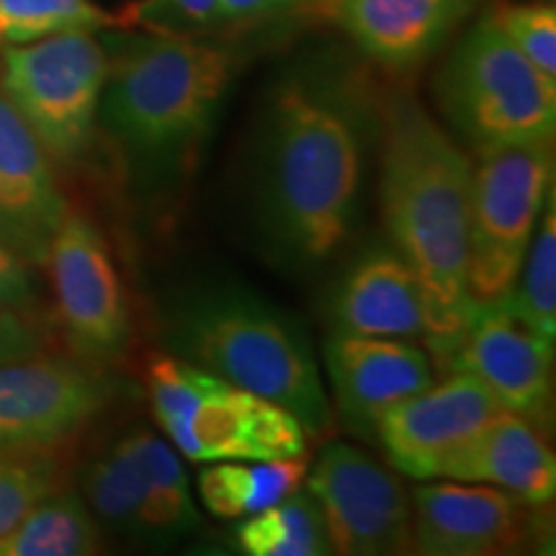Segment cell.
Here are the masks:
<instances>
[{
	"label": "cell",
	"mask_w": 556,
	"mask_h": 556,
	"mask_svg": "<svg viewBox=\"0 0 556 556\" xmlns=\"http://www.w3.org/2000/svg\"><path fill=\"white\" fill-rule=\"evenodd\" d=\"M379 93L330 58L299 60L270 83L250 139V206L278 263L312 270L353 238Z\"/></svg>",
	"instance_id": "cell-1"
},
{
	"label": "cell",
	"mask_w": 556,
	"mask_h": 556,
	"mask_svg": "<svg viewBox=\"0 0 556 556\" xmlns=\"http://www.w3.org/2000/svg\"><path fill=\"white\" fill-rule=\"evenodd\" d=\"M377 135L381 217L420 287L422 343L446 371L479 312L467 283L471 160L407 88L379 93Z\"/></svg>",
	"instance_id": "cell-2"
},
{
	"label": "cell",
	"mask_w": 556,
	"mask_h": 556,
	"mask_svg": "<svg viewBox=\"0 0 556 556\" xmlns=\"http://www.w3.org/2000/svg\"><path fill=\"white\" fill-rule=\"evenodd\" d=\"M235 67V50L206 34L150 31L116 41L99 124L139 191H173L197 170Z\"/></svg>",
	"instance_id": "cell-3"
},
{
	"label": "cell",
	"mask_w": 556,
	"mask_h": 556,
	"mask_svg": "<svg viewBox=\"0 0 556 556\" xmlns=\"http://www.w3.org/2000/svg\"><path fill=\"white\" fill-rule=\"evenodd\" d=\"M165 338L178 358L287 407L323 441L336 417L317 353L294 317L240 287H208L173 304Z\"/></svg>",
	"instance_id": "cell-4"
},
{
	"label": "cell",
	"mask_w": 556,
	"mask_h": 556,
	"mask_svg": "<svg viewBox=\"0 0 556 556\" xmlns=\"http://www.w3.org/2000/svg\"><path fill=\"white\" fill-rule=\"evenodd\" d=\"M433 93L448 129L477 155L554 142L556 80L507 39L492 11L451 47Z\"/></svg>",
	"instance_id": "cell-5"
},
{
	"label": "cell",
	"mask_w": 556,
	"mask_h": 556,
	"mask_svg": "<svg viewBox=\"0 0 556 556\" xmlns=\"http://www.w3.org/2000/svg\"><path fill=\"white\" fill-rule=\"evenodd\" d=\"M148 394L155 422L189 462H276L307 454V430L287 407L178 356L150 361Z\"/></svg>",
	"instance_id": "cell-6"
},
{
	"label": "cell",
	"mask_w": 556,
	"mask_h": 556,
	"mask_svg": "<svg viewBox=\"0 0 556 556\" xmlns=\"http://www.w3.org/2000/svg\"><path fill=\"white\" fill-rule=\"evenodd\" d=\"M109 52L90 31H62L3 54L0 88L47 155L75 165L88 155L99 124Z\"/></svg>",
	"instance_id": "cell-7"
},
{
	"label": "cell",
	"mask_w": 556,
	"mask_h": 556,
	"mask_svg": "<svg viewBox=\"0 0 556 556\" xmlns=\"http://www.w3.org/2000/svg\"><path fill=\"white\" fill-rule=\"evenodd\" d=\"M552 189L554 142L490 150L471 165L467 283L477 307L513 294Z\"/></svg>",
	"instance_id": "cell-8"
},
{
	"label": "cell",
	"mask_w": 556,
	"mask_h": 556,
	"mask_svg": "<svg viewBox=\"0 0 556 556\" xmlns=\"http://www.w3.org/2000/svg\"><path fill=\"white\" fill-rule=\"evenodd\" d=\"M330 548L345 556L413 552V505L402 479L351 443L328 441L307 469Z\"/></svg>",
	"instance_id": "cell-9"
},
{
	"label": "cell",
	"mask_w": 556,
	"mask_h": 556,
	"mask_svg": "<svg viewBox=\"0 0 556 556\" xmlns=\"http://www.w3.org/2000/svg\"><path fill=\"white\" fill-rule=\"evenodd\" d=\"M45 266L70 345L88 361L116 358L131 338L122 278L93 222L70 212L54 235Z\"/></svg>",
	"instance_id": "cell-10"
},
{
	"label": "cell",
	"mask_w": 556,
	"mask_h": 556,
	"mask_svg": "<svg viewBox=\"0 0 556 556\" xmlns=\"http://www.w3.org/2000/svg\"><path fill=\"white\" fill-rule=\"evenodd\" d=\"M111 379L80 361L21 356L0 361V451L50 448L99 417Z\"/></svg>",
	"instance_id": "cell-11"
},
{
	"label": "cell",
	"mask_w": 556,
	"mask_h": 556,
	"mask_svg": "<svg viewBox=\"0 0 556 556\" xmlns=\"http://www.w3.org/2000/svg\"><path fill=\"white\" fill-rule=\"evenodd\" d=\"M446 371L475 377L503 409L541 430L552 420L554 340L541 336L510 296L479 307Z\"/></svg>",
	"instance_id": "cell-12"
},
{
	"label": "cell",
	"mask_w": 556,
	"mask_h": 556,
	"mask_svg": "<svg viewBox=\"0 0 556 556\" xmlns=\"http://www.w3.org/2000/svg\"><path fill=\"white\" fill-rule=\"evenodd\" d=\"M500 413L503 405L475 377L446 371L443 381L389 407L377 422V441L402 475L438 479Z\"/></svg>",
	"instance_id": "cell-13"
},
{
	"label": "cell",
	"mask_w": 556,
	"mask_h": 556,
	"mask_svg": "<svg viewBox=\"0 0 556 556\" xmlns=\"http://www.w3.org/2000/svg\"><path fill=\"white\" fill-rule=\"evenodd\" d=\"M323 356L332 389V417L361 441H377L379 417L435 381L433 358L413 340L332 330Z\"/></svg>",
	"instance_id": "cell-14"
},
{
	"label": "cell",
	"mask_w": 556,
	"mask_h": 556,
	"mask_svg": "<svg viewBox=\"0 0 556 556\" xmlns=\"http://www.w3.org/2000/svg\"><path fill=\"white\" fill-rule=\"evenodd\" d=\"M413 505V552L428 556H492L516 552L533 531L528 503L492 484L456 479L420 484Z\"/></svg>",
	"instance_id": "cell-15"
},
{
	"label": "cell",
	"mask_w": 556,
	"mask_h": 556,
	"mask_svg": "<svg viewBox=\"0 0 556 556\" xmlns=\"http://www.w3.org/2000/svg\"><path fill=\"white\" fill-rule=\"evenodd\" d=\"M65 214L52 157L0 88V242L45 266Z\"/></svg>",
	"instance_id": "cell-16"
},
{
	"label": "cell",
	"mask_w": 556,
	"mask_h": 556,
	"mask_svg": "<svg viewBox=\"0 0 556 556\" xmlns=\"http://www.w3.org/2000/svg\"><path fill=\"white\" fill-rule=\"evenodd\" d=\"M482 0H336L340 29L389 73H413L435 58Z\"/></svg>",
	"instance_id": "cell-17"
},
{
	"label": "cell",
	"mask_w": 556,
	"mask_h": 556,
	"mask_svg": "<svg viewBox=\"0 0 556 556\" xmlns=\"http://www.w3.org/2000/svg\"><path fill=\"white\" fill-rule=\"evenodd\" d=\"M336 332L417 340L426 332V307L417 278L392 248L356 261L332 296Z\"/></svg>",
	"instance_id": "cell-18"
},
{
	"label": "cell",
	"mask_w": 556,
	"mask_h": 556,
	"mask_svg": "<svg viewBox=\"0 0 556 556\" xmlns=\"http://www.w3.org/2000/svg\"><path fill=\"white\" fill-rule=\"evenodd\" d=\"M443 479L500 486L539 507L556 495V458L546 430L503 409L467 448L451 458Z\"/></svg>",
	"instance_id": "cell-19"
},
{
	"label": "cell",
	"mask_w": 556,
	"mask_h": 556,
	"mask_svg": "<svg viewBox=\"0 0 556 556\" xmlns=\"http://www.w3.org/2000/svg\"><path fill=\"white\" fill-rule=\"evenodd\" d=\"M307 469V454L255 464L217 462L199 475V495L214 516L248 518L299 490Z\"/></svg>",
	"instance_id": "cell-20"
},
{
	"label": "cell",
	"mask_w": 556,
	"mask_h": 556,
	"mask_svg": "<svg viewBox=\"0 0 556 556\" xmlns=\"http://www.w3.org/2000/svg\"><path fill=\"white\" fill-rule=\"evenodd\" d=\"M122 443L148 490L150 528L155 541L178 539L193 531L199 526V513L191 497L189 475L176 451L150 430H131L122 435Z\"/></svg>",
	"instance_id": "cell-21"
},
{
	"label": "cell",
	"mask_w": 556,
	"mask_h": 556,
	"mask_svg": "<svg viewBox=\"0 0 556 556\" xmlns=\"http://www.w3.org/2000/svg\"><path fill=\"white\" fill-rule=\"evenodd\" d=\"M101 528L78 495H47L0 539V556H88L101 552Z\"/></svg>",
	"instance_id": "cell-22"
},
{
	"label": "cell",
	"mask_w": 556,
	"mask_h": 556,
	"mask_svg": "<svg viewBox=\"0 0 556 556\" xmlns=\"http://www.w3.org/2000/svg\"><path fill=\"white\" fill-rule=\"evenodd\" d=\"M83 492L93 516L129 539H150L148 490L122 438L99 451L83 471Z\"/></svg>",
	"instance_id": "cell-23"
},
{
	"label": "cell",
	"mask_w": 556,
	"mask_h": 556,
	"mask_svg": "<svg viewBox=\"0 0 556 556\" xmlns=\"http://www.w3.org/2000/svg\"><path fill=\"white\" fill-rule=\"evenodd\" d=\"M238 546L250 556H323L332 552L323 510L309 490H294L281 503L248 516L238 528Z\"/></svg>",
	"instance_id": "cell-24"
},
{
	"label": "cell",
	"mask_w": 556,
	"mask_h": 556,
	"mask_svg": "<svg viewBox=\"0 0 556 556\" xmlns=\"http://www.w3.org/2000/svg\"><path fill=\"white\" fill-rule=\"evenodd\" d=\"M556 199L548 191L546 212H541L520 266L513 304L541 336L556 338Z\"/></svg>",
	"instance_id": "cell-25"
},
{
	"label": "cell",
	"mask_w": 556,
	"mask_h": 556,
	"mask_svg": "<svg viewBox=\"0 0 556 556\" xmlns=\"http://www.w3.org/2000/svg\"><path fill=\"white\" fill-rule=\"evenodd\" d=\"M114 16L93 0H0V34L11 45H26L62 31H96Z\"/></svg>",
	"instance_id": "cell-26"
},
{
	"label": "cell",
	"mask_w": 556,
	"mask_h": 556,
	"mask_svg": "<svg viewBox=\"0 0 556 556\" xmlns=\"http://www.w3.org/2000/svg\"><path fill=\"white\" fill-rule=\"evenodd\" d=\"M54 492L52 467L24 451H0V539Z\"/></svg>",
	"instance_id": "cell-27"
},
{
	"label": "cell",
	"mask_w": 556,
	"mask_h": 556,
	"mask_svg": "<svg viewBox=\"0 0 556 556\" xmlns=\"http://www.w3.org/2000/svg\"><path fill=\"white\" fill-rule=\"evenodd\" d=\"M507 39L536 65L546 78L556 80V11L546 3L503 5L492 11Z\"/></svg>",
	"instance_id": "cell-28"
},
{
	"label": "cell",
	"mask_w": 556,
	"mask_h": 556,
	"mask_svg": "<svg viewBox=\"0 0 556 556\" xmlns=\"http://www.w3.org/2000/svg\"><path fill=\"white\" fill-rule=\"evenodd\" d=\"M219 0H144L131 18L152 34L204 37L217 31Z\"/></svg>",
	"instance_id": "cell-29"
},
{
	"label": "cell",
	"mask_w": 556,
	"mask_h": 556,
	"mask_svg": "<svg viewBox=\"0 0 556 556\" xmlns=\"http://www.w3.org/2000/svg\"><path fill=\"white\" fill-rule=\"evenodd\" d=\"M37 299L31 266L0 242V309H29Z\"/></svg>",
	"instance_id": "cell-30"
},
{
	"label": "cell",
	"mask_w": 556,
	"mask_h": 556,
	"mask_svg": "<svg viewBox=\"0 0 556 556\" xmlns=\"http://www.w3.org/2000/svg\"><path fill=\"white\" fill-rule=\"evenodd\" d=\"M45 348V336L26 309H0V361L34 356Z\"/></svg>",
	"instance_id": "cell-31"
},
{
	"label": "cell",
	"mask_w": 556,
	"mask_h": 556,
	"mask_svg": "<svg viewBox=\"0 0 556 556\" xmlns=\"http://www.w3.org/2000/svg\"><path fill=\"white\" fill-rule=\"evenodd\" d=\"M291 3H296V0H219L217 29L266 18L270 13L283 11Z\"/></svg>",
	"instance_id": "cell-32"
},
{
	"label": "cell",
	"mask_w": 556,
	"mask_h": 556,
	"mask_svg": "<svg viewBox=\"0 0 556 556\" xmlns=\"http://www.w3.org/2000/svg\"><path fill=\"white\" fill-rule=\"evenodd\" d=\"M0 41H3V34H0Z\"/></svg>",
	"instance_id": "cell-33"
}]
</instances>
